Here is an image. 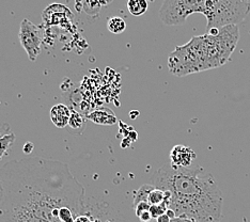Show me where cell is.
<instances>
[{"label": "cell", "instance_id": "7c38bea8", "mask_svg": "<svg viewBox=\"0 0 250 222\" xmlns=\"http://www.w3.org/2000/svg\"><path fill=\"white\" fill-rule=\"evenodd\" d=\"M154 188L155 186H153L152 184H146L141 186L135 193V197L133 200L134 206H136V205L140 202H147V198H149L150 192L154 189Z\"/></svg>", "mask_w": 250, "mask_h": 222}, {"label": "cell", "instance_id": "4fadbf2b", "mask_svg": "<svg viewBox=\"0 0 250 222\" xmlns=\"http://www.w3.org/2000/svg\"><path fill=\"white\" fill-rule=\"evenodd\" d=\"M69 126L74 130L83 129L84 126H86V119H84L79 112L72 110L71 118L69 121Z\"/></svg>", "mask_w": 250, "mask_h": 222}, {"label": "cell", "instance_id": "d6986e66", "mask_svg": "<svg viewBox=\"0 0 250 222\" xmlns=\"http://www.w3.org/2000/svg\"><path fill=\"white\" fill-rule=\"evenodd\" d=\"M74 222H101L98 218H95V217H93L92 215H90V214H82V215H79L78 217L75 219V221Z\"/></svg>", "mask_w": 250, "mask_h": 222}, {"label": "cell", "instance_id": "4316f807", "mask_svg": "<svg viewBox=\"0 0 250 222\" xmlns=\"http://www.w3.org/2000/svg\"><path fill=\"white\" fill-rule=\"evenodd\" d=\"M146 1H152V2H154L155 0H146Z\"/></svg>", "mask_w": 250, "mask_h": 222}, {"label": "cell", "instance_id": "484cf974", "mask_svg": "<svg viewBox=\"0 0 250 222\" xmlns=\"http://www.w3.org/2000/svg\"><path fill=\"white\" fill-rule=\"evenodd\" d=\"M2 197V186H1V182H0V200H1Z\"/></svg>", "mask_w": 250, "mask_h": 222}, {"label": "cell", "instance_id": "3957f363", "mask_svg": "<svg viewBox=\"0 0 250 222\" xmlns=\"http://www.w3.org/2000/svg\"><path fill=\"white\" fill-rule=\"evenodd\" d=\"M250 12L248 0H164L160 17L168 26L181 25L194 13L207 17L208 30L238 25Z\"/></svg>", "mask_w": 250, "mask_h": 222}, {"label": "cell", "instance_id": "52a82bcc", "mask_svg": "<svg viewBox=\"0 0 250 222\" xmlns=\"http://www.w3.org/2000/svg\"><path fill=\"white\" fill-rule=\"evenodd\" d=\"M67 15H72L69 8H66L63 4L54 3L47 7L44 11L43 19L45 22H48L49 25H59L61 27L70 24L72 17H67Z\"/></svg>", "mask_w": 250, "mask_h": 222}, {"label": "cell", "instance_id": "9a60e30c", "mask_svg": "<svg viewBox=\"0 0 250 222\" xmlns=\"http://www.w3.org/2000/svg\"><path fill=\"white\" fill-rule=\"evenodd\" d=\"M15 136L13 134L5 135L0 138V159H1L5 154L9 152L11 146L14 143Z\"/></svg>", "mask_w": 250, "mask_h": 222}, {"label": "cell", "instance_id": "cb8c5ba5", "mask_svg": "<svg viewBox=\"0 0 250 222\" xmlns=\"http://www.w3.org/2000/svg\"><path fill=\"white\" fill-rule=\"evenodd\" d=\"M166 214L169 216V217H170V219H174L175 217H177V214H175V212H174V210L173 209H171V208H168V210H167V212H166Z\"/></svg>", "mask_w": 250, "mask_h": 222}, {"label": "cell", "instance_id": "ffe728a7", "mask_svg": "<svg viewBox=\"0 0 250 222\" xmlns=\"http://www.w3.org/2000/svg\"><path fill=\"white\" fill-rule=\"evenodd\" d=\"M138 218L141 220V222H150V221L153 219L152 216H151L150 210H147V212L143 213V214H141V215L139 216Z\"/></svg>", "mask_w": 250, "mask_h": 222}, {"label": "cell", "instance_id": "7a4b0ae2", "mask_svg": "<svg viewBox=\"0 0 250 222\" xmlns=\"http://www.w3.org/2000/svg\"><path fill=\"white\" fill-rule=\"evenodd\" d=\"M152 185L171 192L169 208L177 217L196 222H219L224 198L214 176L200 166L173 168L164 164L152 175Z\"/></svg>", "mask_w": 250, "mask_h": 222}, {"label": "cell", "instance_id": "5bb4252c", "mask_svg": "<svg viewBox=\"0 0 250 222\" xmlns=\"http://www.w3.org/2000/svg\"><path fill=\"white\" fill-rule=\"evenodd\" d=\"M102 4L99 0H83V11L90 16H96L100 13Z\"/></svg>", "mask_w": 250, "mask_h": 222}, {"label": "cell", "instance_id": "30bf717a", "mask_svg": "<svg viewBox=\"0 0 250 222\" xmlns=\"http://www.w3.org/2000/svg\"><path fill=\"white\" fill-rule=\"evenodd\" d=\"M126 7L128 12L133 16H141L147 11V1L146 0H127Z\"/></svg>", "mask_w": 250, "mask_h": 222}, {"label": "cell", "instance_id": "603a6c76", "mask_svg": "<svg viewBox=\"0 0 250 222\" xmlns=\"http://www.w3.org/2000/svg\"><path fill=\"white\" fill-rule=\"evenodd\" d=\"M156 222H171V219H170V217L167 214H164L156 219Z\"/></svg>", "mask_w": 250, "mask_h": 222}, {"label": "cell", "instance_id": "6da1fadb", "mask_svg": "<svg viewBox=\"0 0 250 222\" xmlns=\"http://www.w3.org/2000/svg\"><path fill=\"white\" fill-rule=\"evenodd\" d=\"M0 222H61L60 212L83 213L84 188L67 164L39 156L0 168Z\"/></svg>", "mask_w": 250, "mask_h": 222}, {"label": "cell", "instance_id": "8992f818", "mask_svg": "<svg viewBox=\"0 0 250 222\" xmlns=\"http://www.w3.org/2000/svg\"><path fill=\"white\" fill-rule=\"evenodd\" d=\"M196 157L195 151L183 144L174 145L169 154L170 164L173 168H189L192 166Z\"/></svg>", "mask_w": 250, "mask_h": 222}, {"label": "cell", "instance_id": "d4e9b609", "mask_svg": "<svg viewBox=\"0 0 250 222\" xmlns=\"http://www.w3.org/2000/svg\"><path fill=\"white\" fill-rule=\"evenodd\" d=\"M99 1L102 5H108L109 3H111L113 0H99Z\"/></svg>", "mask_w": 250, "mask_h": 222}, {"label": "cell", "instance_id": "ac0fdd59", "mask_svg": "<svg viewBox=\"0 0 250 222\" xmlns=\"http://www.w3.org/2000/svg\"><path fill=\"white\" fill-rule=\"evenodd\" d=\"M150 207H151V205L149 202H140L136 205V206H134V210H135L136 215H137V217H139V216L143 213L150 210Z\"/></svg>", "mask_w": 250, "mask_h": 222}, {"label": "cell", "instance_id": "277c9868", "mask_svg": "<svg viewBox=\"0 0 250 222\" xmlns=\"http://www.w3.org/2000/svg\"><path fill=\"white\" fill-rule=\"evenodd\" d=\"M228 61L217 34L207 33L194 37L187 44L175 47L168 57V67L173 75L182 77L218 67Z\"/></svg>", "mask_w": 250, "mask_h": 222}, {"label": "cell", "instance_id": "8fae6325", "mask_svg": "<svg viewBox=\"0 0 250 222\" xmlns=\"http://www.w3.org/2000/svg\"><path fill=\"white\" fill-rule=\"evenodd\" d=\"M107 29L113 34H120L126 29V22L120 16H112L107 20Z\"/></svg>", "mask_w": 250, "mask_h": 222}, {"label": "cell", "instance_id": "9c48e42d", "mask_svg": "<svg viewBox=\"0 0 250 222\" xmlns=\"http://www.w3.org/2000/svg\"><path fill=\"white\" fill-rule=\"evenodd\" d=\"M87 119L99 125H113L118 122V119L112 110L108 108H100L87 116Z\"/></svg>", "mask_w": 250, "mask_h": 222}, {"label": "cell", "instance_id": "44dd1931", "mask_svg": "<svg viewBox=\"0 0 250 222\" xmlns=\"http://www.w3.org/2000/svg\"><path fill=\"white\" fill-rule=\"evenodd\" d=\"M33 149H35V145H33L31 142H27L26 144H24V147H22V151H24L25 154H31Z\"/></svg>", "mask_w": 250, "mask_h": 222}, {"label": "cell", "instance_id": "e0dca14e", "mask_svg": "<svg viewBox=\"0 0 250 222\" xmlns=\"http://www.w3.org/2000/svg\"><path fill=\"white\" fill-rule=\"evenodd\" d=\"M169 208V205L164 202L162 204H158V205H151L150 207V213L153 219H157L160 216L166 214V212Z\"/></svg>", "mask_w": 250, "mask_h": 222}, {"label": "cell", "instance_id": "2e32d148", "mask_svg": "<svg viewBox=\"0 0 250 222\" xmlns=\"http://www.w3.org/2000/svg\"><path fill=\"white\" fill-rule=\"evenodd\" d=\"M147 202L150 203V205H158L162 204L164 202H166V196H165V191L160 189V188H154L149 195V198H147Z\"/></svg>", "mask_w": 250, "mask_h": 222}, {"label": "cell", "instance_id": "7402d4cb", "mask_svg": "<svg viewBox=\"0 0 250 222\" xmlns=\"http://www.w3.org/2000/svg\"><path fill=\"white\" fill-rule=\"evenodd\" d=\"M171 222H196V221L186 217H175L174 219L171 220Z\"/></svg>", "mask_w": 250, "mask_h": 222}, {"label": "cell", "instance_id": "ba28073f", "mask_svg": "<svg viewBox=\"0 0 250 222\" xmlns=\"http://www.w3.org/2000/svg\"><path fill=\"white\" fill-rule=\"evenodd\" d=\"M72 110L64 104H57L49 111V117L56 127L64 128L69 125Z\"/></svg>", "mask_w": 250, "mask_h": 222}, {"label": "cell", "instance_id": "5b68a950", "mask_svg": "<svg viewBox=\"0 0 250 222\" xmlns=\"http://www.w3.org/2000/svg\"><path fill=\"white\" fill-rule=\"evenodd\" d=\"M19 39L22 48L28 55V58L31 62L37 61L43 43L42 29L35 25L29 20L24 19L21 22Z\"/></svg>", "mask_w": 250, "mask_h": 222}]
</instances>
